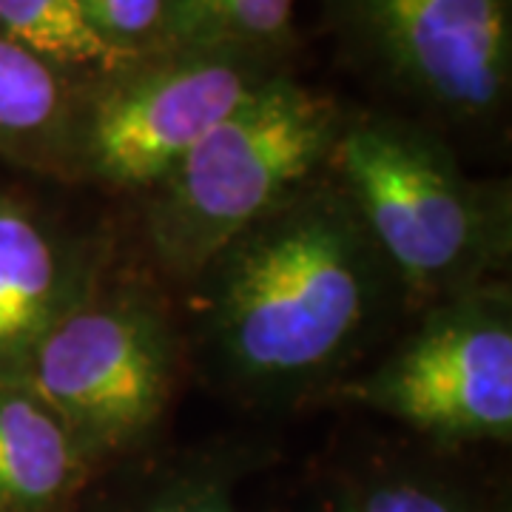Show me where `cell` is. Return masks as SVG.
<instances>
[{
	"mask_svg": "<svg viewBox=\"0 0 512 512\" xmlns=\"http://www.w3.org/2000/svg\"><path fill=\"white\" fill-rule=\"evenodd\" d=\"M237 453L191 450L134 467L72 512H242Z\"/></svg>",
	"mask_w": 512,
	"mask_h": 512,
	"instance_id": "8fae6325",
	"label": "cell"
},
{
	"mask_svg": "<svg viewBox=\"0 0 512 512\" xmlns=\"http://www.w3.org/2000/svg\"><path fill=\"white\" fill-rule=\"evenodd\" d=\"M419 313L396 348L336 393L439 450L510 441V282H484Z\"/></svg>",
	"mask_w": 512,
	"mask_h": 512,
	"instance_id": "5b68a950",
	"label": "cell"
},
{
	"mask_svg": "<svg viewBox=\"0 0 512 512\" xmlns=\"http://www.w3.org/2000/svg\"><path fill=\"white\" fill-rule=\"evenodd\" d=\"M69 126L55 69L0 32V151L66 163Z\"/></svg>",
	"mask_w": 512,
	"mask_h": 512,
	"instance_id": "7c38bea8",
	"label": "cell"
},
{
	"mask_svg": "<svg viewBox=\"0 0 512 512\" xmlns=\"http://www.w3.org/2000/svg\"><path fill=\"white\" fill-rule=\"evenodd\" d=\"M293 0H171L168 32L180 46L262 52L291 29Z\"/></svg>",
	"mask_w": 512,
	"mask_h": 512,
	"instance_id": "5bb4252c",
	"label": "cell"
},
{
	"mask_svg": "<svg viewBox=\"0 0 512 512\" xmlns=\"http://www.w3.org/2000/svg\"><path fill=\"white\" fill-rule=\"evenodd\" d=\"M271 74L259 52L225 46L143 55L72 114L66 165L111 191L148 194Z\"/></svg>",
	"mask_w": 512,
	"mask_h": 512,
	"instance_id": "52a82bcc",
	"label": "cell"
},
{
	"mask_svg": "<svg viewBox=\"0 0 512 512\" xmlns=\"http://www.w3.org/2000/svg\"><path fill=\"white\" fill-rule=\"evenodd\" d=\"M348 114L288 74L265 77L146 194V239L165 274L202 268L328 171Z\"/></svg>",
	"mask_w": 512,
	"mask_h": 512,
	"instance_id": "3957f363",
	"label": "cell"
},
{
	"mask_svg": "<svg viewBox=\"0 0 512 512\" xmlns=\"http://www.w3.org/2000/svg\"><path fill=\"white\" fill-rule=\"evenodd\" d=\"M94 470L20 382L0 379V512H72Z\"/></svg>",
	"mask_w": 512,
	"mask_h": 512,
	"instance_id": "9c48e42d",
	"label": "cell"
},
{
	"mask_svg": "<svg viewBox=\"0 0 512 512\" xmlns=\"http://www.w3.org/2000/svg\"><path fill=\"white\" fill-rule=\"evenodd\" d=\"M94 29L120 52L143 57V43L168 32L171 0H77Z\"/></svg>",
	"mask_w": 512,
	"mask_h": 512,
	"instance_id": "9a60e30c",
	"label": "cell"
},
{
	"mask_svg": "<svg viewBox=\"0 0 512 512\" xmlns=\"http://www.w3.org/2000/svg\"><path fill=\"white\" fill-rule=\"evenodd\" d=\"M313 512H493L484 493L433 453L387 450L328 478Z\"/></svg>",
	"mask_w": 512,
	"mask_h": 512,
	"instance_id": "30bf717a",
	"label": "cell"
},
{
	"mask_svg": "<svg viewBox=\"0 0 512 512\" xmlns=\"http://www.w3.org/2000/svg\"><path fill=\"white\" fill-rule=\"evenodd\" d=\"M185 288L202 376L265 407L339 390L404 305L328 171L231 239Z\"/></svg>",
	"mask_w": 512,
	"mask_h": 512,
	"instance_id": "6da1fadb",
	"label": "cell"
},
{
	"mask_svg": "<svg viewBox=\"0 0 512 512\" xmlns=\"http://www.w3.org/2000/svg\"><path fill=\"white\" fill-rule=\"evenodd\" d=\"M0 32L52 69H97L103 77L140 60L94 29L77 0H0Z\"/></svg>",
	"mask_w": 512,
	"mask_h": 512,
	"instance_id": "4fadbf2b",
	"label": "cell"
},
{
	"mask_svg": "<svg viewBox=\"0 0 512 512\" xmlns=\"http://www.w3.org/2000/svg\"><path fill=\"white\" fill-rule=\"evenodd\" d=\"M94 285V268L29 205L0 197V379L18 382L40 339Z\"/></svg>",
	"mask_w": 512,
	"mask_h": 512,
	"instance_id": "ba28073f",
	"label": "cell"
},
{
	"mask_svg": "<svg viewBox=\"0 0 512 512\" xmlns=\"http://www.w3.org/2000/svg\"><path fill=\"white\" fill-rule=\"evenodd\" d=\"M180 336L160 296L97 282L40 339L18 382L55 416L97 473L143 450L168 413Z\"/></svg>",
	"mask_w": 512,
	"mask_h": 512,
	"instance_id": "277c9868",
	"label": "cell"
},
{
	"mask_svg": "<svg viewBox=\"0 0 512 512\" xmlns=\"http://www.w3.org/2000/svg\"><path fill=\"white\" fill-rule=\"evenodd\" d=\"M342 52L447 128L501 117L512 80L510 0H322Z\"/></svg>",
	"mask_w": 512,
	"mask_h": 512,
	"instance_id": "8992f818",
	"label": "cell"
},
{
	"mask_svg": "<svg viewBox=\"0 0 512 512\" xmlns=\"http://www.w3.org/2000/svg\"><path fill=\"white\" fill-rule=\"evenodd\" d=\"M328 174L396 276L404 308L424 311L501 279L512 251L510 188L473 180L430 123L348 114Z\"/></svg>",
	"mask_w": 512,
	"mask_h": 512,
	"instance_id": "7a4b0ae2",
	"label": "cell"
}]
</instances>
